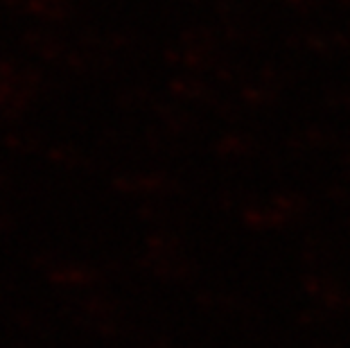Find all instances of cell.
I'll use <instances>...</instances> for the list:
<instances>
[{"label": "cell", "instance_id": "obj_3", "mask_svg": "<svg viewBox=\"0 0 350 348\" xmlns=\"http://www.w3.org/2000/svg\"><path fill=\"white\" fill-rule=\"evenodd\" d=\"M25 5L36 18L59 21L68 14V3L66 0H25Z\"/></svg>", "mask_w": 350, "mask_h": 348}, {"label": "cell", "instance_id": "obj_1", "mask_svg": "<svg viewBox=\"0 0 350 348\" xmlns=\"http://www.w3.org/2000/svg\"><path fill=\"white\" fill-rule=\"evenodd\" d=\"M36 93V75L27 68L3 66L0 68V113H21Z\"/></svg>", "mask_w": 350, "mask_h": 348}, {"label": "cell", "instance_id": "obj_2", "mask_svg": "<svg viewBox=\"0 0 350 348\" xmlns=\"http://www.w3.org/2000/svg\"><path fill=\"white\" fill-rule=\"evenodd\" d=\"M25 41H27V46L43 59H57L64 50L62 41H59L52 32H48V29H34V32H27Z\"/></svg>", "mask_w": 350, "mask_h": 348}]
</instances>
